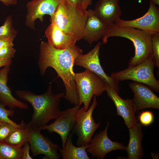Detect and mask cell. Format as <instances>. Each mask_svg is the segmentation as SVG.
Instances as JSON below:
<instances>
[{
    "instance_id": "1",
    "label": "cell",
    "mask_w": 159,
    "mask_h": 159,
    "mask_svg": "<svg viewBox=\"0 0 159 159\" xmlns=\"http://www.w3.org/2000/svg\"><path fill=\"white\" fill-rule=\"evenodd\" d=\"M38 66L40 74L44 75L47 68H54L63 81L66 93L64 97L71 104L78 105L79 100L73 67L75 60L83 54L76 45L64 49H55L48 42L42 41L40 45Z\"/></svg>"
},
{
    "instance_id": "2",
    "label": "cell",
    "mask_w": 159,
    "mask_h": 159,
    "mask_svg": "<svg viewBox=\"0 0 159 159\" xmlns=\"http://www.w3.org/2000/svg\"><path fill=\"white\" fill-rule=\"evenodd\" d=\"M16 92L19 97L29 102L33 107V113L28 125L41 130L49 121L59 116L61 99L64 94H54L51 85L45 92L40 95L24 90H18Z\"/></svg>"
},
{
    "instance_id": "3",
    "label": "cell",
    "mask_w": 159,
    "mask_h": 159,
    "mask_svg": "<svg viewBox=\"0 0 159 159\" xmlns=\"http://www.w3.org/2000/svg\"><path fill=\"white\" fill-rule=\"evenodd\" d=\"M115 37L127 38L133 43L135 54L130 59L128 67L134 66L143 62L151 55V34L132 27L119 26L113 22L107 26L102 38V44H106L110 37Z\"/></svg>"
},
{
    "instance_id": "4",
    "label": "cell",
    "mask_w": 159,
    "mask_h": 159,
    "mask_svg": "<svg viewBox=\"0 0 159 159\" xmlns=\"http://www.w3.org/2000/svg\"><path fill=\"white\" fill-rule=\"evenodd\" d=\"M87 16V10L81 4L75 6L63 0L50 16V21L77 41L83 38Z\"/></svg>"
},
{
    "instance_id": "5",
    "label": "cell",
    "mask_w": 159,
    "mask_h": 159,
    "mask_svg": "<svg viewBox=\"0 0 159 159\" xmlns=\"http://www.w3.org/2000/svg\"><path fill=\"white\" fill-rule=\"evenodd\" d=\"M75 74L78 105L80 106L83 103L85 110L86 111L92 97L100 96L105 91L106 82L98 75L86 69L83 72Z\"/></svg>"
},
{
    "instance_id": "6",
    "label": "cell",
    "mask_w": 159,
    "mask_h": 159,
    "mask_svg": "<svg viewBox=\"0 0 159 159\" xmlns=\"http://www.w3.org/2000/svg\"><path fill=\"white\" fill-rule=\"evenodd\" d=\"M151 55L144 62L125 69L112 72L110 76L117 81L130 80L144 84L157 92H159V81L154 74L155 67Z\"/></svg>"
},
{
    "instance_id": "7",
    "label": "cell",
    "mask_w": 159,
    "mask_h": 159,
    "mask_svg": "<svg viewBox=\"0 0 159 159\" xmlns=\"http://www.w3.org/2000/svg\"><path fill=\"white\" fill-rule=\"evenodd\" d=\"M97 103L96 96L94 95L92 103L87 111L85 110L84 107L78 110L76 122L72 129L78 137L76 143L77 146L89 145L94 132L100 126V123H97L92 116Z\"/></svg>"
},
{
    "instance_id": "8",
    "label": "cell",
    "mask_w": 159,
    "mask_h": 159,
    "mask_svg": "<svg viewBox=\"0 0 159 159\" xmlns=\"http://www.w3.org/2000/svg\"><path fill=\"white\" fill-rule=\"evenodd\" d=\"M26 125L28 130V142L33 156L44 154L43 159H59L61 155L58 153L59 148V145L42 134L41 129Z\"/></svg>"
},
{
    "instance_id": "9",
    "label": "cell",
    "mask_w": 159,
    "mask_h": 159,
    "mask_svg": "<svg viewBox=\"0 0 159 159\" xmlns=\"http://www.w3.org/2000/svg\"><path fill=\"white\" fill-rule=\"evenodd\" d=\"M101 44V42H99L88 53L80 55L75 60L74 65L83 67L95 73L119 94V81L106 74L100 64L99 51Z\"/></svg>"
},
{
    "instance_id": "10",
    "label": "cell",
    "mask_w": 159,
    "mask_h": 159,
    "mask_svg": "<svg viewBox=\"0 0 159 159\" xmlns=\"http://www.w3.org/2000/svg\"><path fill=\"white\" fill-rule=\"evenodd\" d=\"M114 22L119 26L132 27L151 34H159V8L150 0L148 10L142 17L130 20L119 18Z\"/></svg>"
},
{
    "instance_id": "11",
    "label": "cell",
    "mask_w": 159,
    "mask_h": 159,
    "mask_svg": "<svg viewBox=\"0 0 159 159\" xmlns=\"http://www.w3.org/2000/svg\"><path fill=\"white\" fill-rule=\"evenodd\" d=\"M79 105L61 111L59 116L52 123L47 125L41 130H46L49 133L55 132L60 136L62 148L64 147L67 138L76 123Z\"/></svg>"
},
{
    "instance_id": "12",
    "label": "cell",
    "mask_w": 159,
    "mask_h": 159,
    "mask_svg": "<svg viewBox=\"0 0 159 159\" xmlns=\"http://www.w3.org/2000/svg\"><path fill=\"white\" fill-rule=\"evenodd\" d=\"M63 0H32L26 4L27 14L25 24L28 27L35 28V22L39 19L41 22L46 14L51 16L56 11L59 5Z\"/></svg>"
},
{
    "instance_id": "13",
    "label": "cell",
    "mask_w": 159,
    "mask_h": 159,
    "mask_svg": "<svg viewBox=\"0 0 159 159\" xmlns=\"http://www.w3.org/2000/svg\"><path fill=\"white\" fill-rule=\"evenodd\" d=\"M109 125V122H107L104 130L94 136L86 149L87 152L98 159H104L107 153L112 151L126 150V147L122 143L112 141L108 138Z\"/></svg>"
},
{
    "instance_id": "14",
    "label": "cell",
    "mask_w": 159,
    "mask_h": 159,
    "mask_svg": "<svg viewBox=\"0 0 159 159\" xmlns=\"http://www.w3.org/2000/svg\"><path fill=\"white\" fill-rule=\"evenodd\" d=\"M105 91L116 108L117 115L122 117L128 129L134 127L137 122L135 115L136 111L132 99L122 98L117 92L106 83Z\"/></svg>"
},
{
    "instance_id": "15",
    "label": "cell",
    "mask_w": 159,
    "mask_h": 159,
    "mask_svg": "<svg viewBox=\"0 0 159 159\" xmlns=\"http://www.w3.org/2000/svg\"><path fill=\"white\" fill-rule=\"evenodd\" d=\"M129 87L134 93L132 100L136 111L145 108L159 109V98L148 86L133 81Z\"/></svg>"
},
{
    "instance_id": "16",
    "label": "cell",
    "mask_w": 159,
    "mask_h": 159,
    "mask_svg": "<svg viewBox=\"0 0 159 159\" xmlns=\"http://www.w3.org/2000/svg\"><path fill=\"white\" fill-rule=\"evenodd\" d=\"M94 11L99 18L107 26L114 22L122 15L119 0H98Z\"/></svg>"
},
{
    "instance_id": "17",
    "label": "cell",
    "mask_w": 159,
    "mask_h": 159,
    "mask_svg": "<svg viewBox=\"0 0 159 159\" xmlns=\"http://www.w3.org/2000/svg\"><path fill=\"white\" fill-rule=\"evenodd\" d=\"M87 11L88 16L83 39L91 45L93 42L102 39L105 33L107 26L99 18L94 10L90 9Z\"/></svg>"
},
{
    "instance_id": "18",
    "label": "cell",
    "mask_w": 159,
    "mask_h": 159,
    "mask_svg": "<svg viewBox=\"0 0 159 159\" xmlns=\"http://www.w3.org/2000/svg\"><path fill=\"white\" fill-rule=\"evenodd\" d=\"M10 65L4 66L0 69V102L10 109L18 108L22 109L29 108L27 105L15 98L11 94L10 89L7 86L8 74Z\"/></svg>"
},
{
    "instance_id": "19",
    "label": "cell",
    "mask_w": 159,
    "mask_h": 159,
    "mask_svg": "<svg viewBox=\"0 0 159 159\" xmlns=\"http://www.w3.org/2000/svg\"><path fill=\"white\" fill-rule=\"evenodd\" d=\"M45 31L48 43L54 48L64 49L75 45L77 41L52 22Z\"/></svg>"
},
{
    "instance_id": "20",
    "label": "cell",
    "mask_w": 159,
    "mask_h": 159,
    "mask_svg": "<svg viewBox=\"0 0 159 159\" xmlns=\"http://www.w3.org/2000/svg\"><path fill=\"white\" fill-rule=\"evenodd\" d=\"M142 125L137 123L133 127L129 128V140L126 150L128 159H140L143 156L142 145L143 137Z\"/></svg>"
},
{
    "instance_id": "21",
    "label": "cell",
    "mask_w": 159,
    "mask_h": 159,
    "mask_svg": "<svg viewBox=\"0 0 159 159\" xmlns=\"http://www.w3.org/2000/svg\"><path fill=\"white\" fill-rule=\"evenodd\" d=\"M72 135L69 134L64 147L62 149H59L62 159H90L86 151L88 145L76 146L72 143Z\"/></svg>"
},
{
    "instance_id": "22",
    "label": "cell",
    "mask_w": 159,
    "mask_h": 159,
    "mask_svg": "<svg viewBox=\"0 0 159 159\" xmlns=\"http://www.w3.org/2000/svg\"><path fill=\"white\" fill-rule=\"evenodd\" d=\"M26 125L20 127H16L11 132L5 143L15 147L22 148L28 140Z\"/></svg>"
},
{
    "instance_id": "23",
    "label": "cell",
    "mask_w": 159,
    "mask_h": 159,
    "mask_svg": "<svg viewBox=\"0 0 159 159\" xmlns=\"http://www.w3.org/2000/svg\"><path fill=\"white\" fill-rule=\"evenodd\" d=\"M22 148L0 142V159H22Z\"/></svg>"
},
{
    "instance_id": "24",
    "label": "cell",
    "mask_w": 159,
    "mask_h": 159,
    "mask_svg": "<svg viewBox=\"0 0 159 159\" xmlns=\"http://www.w3.org/2000/svg\"><path fill=\"white\" fill-rule=\"evenodd\" d=\"M11 16L7 17L3 24L0 26V37H7L14 39L17 31L13 27Z\"/></svg>"
},
{
    "instance_id": "25",
    "label": "cell",
    "mask_w": 159,
    "mask_h": 159,
    "mask_svg": "<svg viewBox=\"0 0 159 159\" xmlns=\"http://www.w3.org/2000/svg\"><path fill=\"white\" fill-rule=\"evenodd\" d=\"M5 106L0 102V119L3 121L7 122L16 127H20L26 124L24 120H22L20 124H17L9 118V117L13 115L14 111L13 109H7Z\"/></svg>"
},
{
    "instance_id": "26",
    "label": "cell",
    "mask_w": 159,
    "mask_h": 159,
    "mask_svg": "<svg viewBox=\"0 0 159 159\" xmlns=\"http://www.w3.org/2000/svg\"><path fill=\"white\" fill-rule=\"evenodd\" d=\"M151 55L155 67L159 69V34H152Z\"/></svg>"
},
{
    "instance_id": "27",
    "label": "cell",
    "mask_w": 159,
    "mask_h": 159,
    "mask_svg": "<svg viewBox=\"0 0 159 159\" xmlns=\"http://www.w3.org/2000/svg\"><path fill=\"white\" fill-rule=\"evenodd\" d=\"M16 127L7 122H0V142L5 143L11 132Z\"/></svg>"
},
{
    "instance_id": "28",
    "label": "cell",
    "mask_w": 159,
    "mask_h": 159,
    "mask_svg": "<svg viewBox=\"0 0 159 159\" xmlns=\"http://www.w3.org/2000/svg\"><path fill=\"white\" fill-rule=\"evenodd\" d=\"M138 118L141 124L145 126L150 125L154 120L153 114L150 111H143L140 114Z\"/></svg>"
},
{
    "instance_id": "29",
    "label": "cell",
    "mask_w": 159,
    "mask_h": 159,
    "mask_svg": "<svg viewBox=\"0 0 159 159\" xmlns=\"http://www.w3.org/2000/svg\"><path fill=\"white\" fill-rule=\"evenodd\" d=\"M16 49L13 47H6L0 49V59H12L16 52Z\"/></svg>"
},
{
    "instance_id": "30",
    "label": "cell",
    "mask_w": 159,
    "mask_h": 159,
    "mask_svg": "<svg viewBox=\"0 0 159 159\" xmlns=\"http://www.w3.org/2000/svg\"><path fill=\"white\" fill-rule=\"evenodd\" d=\"M13 39L9 37H0V49L6 47H13Z\"/></svg>"
},
{
    "instance_id": "31",
    "label": "cell",
    "mask_w": 159,
    "mask_h": 159,
    "mask_svg": "<svg viewBox=\"0 0 159 159\" xmlns=\"http://www.w3.org/2000/svg\"><path fill=\"white\" fill-rule=\"evenodd\" d=\"M23 147L22 159H32V158L29 154L30 146L29 142H26Z\"/></svg>"
},
{
    "instance_id": "32",
    "label": "cell",
    "mask_w": 159,
    "mask_h": 159,
    "mask_svg": "<svg viewBox=\"0 0 159 159\" xmlns=\"http://www.w3.org/2000/svg\"><path fill=\"white\" fill-rule=\"evenodd\" d=\"M12 63V59H0V68L1 67L5 66L10 65Z\"/></svg>"
},
{
    "instance_id": "33",
    "label": "cell",
    "mask_w": 159,
    "mask_h": 159,
    "mask_svg": "<svg viewBox=\"0 0 159 159\" xmlns=\"http://www.w3.org/2000/svg\"><path fill=\"white\" fill-rule=\"evenodd\" d=\"M0 1L6 6L11 5H15L17 2V0H0Z\"/></svg>"
},
{
    "instance_id": "34",
    "label": "cell",
    "mask_w": 159,
    "mask_h": 159,
    "mask_svg": "<svg viewBox=\"0 0 159 159\" xmlns=\"http://www.w3.org/2000/svg\"><path fill=\"white\" fill-rule=\"evenodd\" d=\"M92 0H82L81 5L82 8L87 9L88 6L92 4Z\"/></svg>"
},
{
    "instance_id": "35",
    "label": "cell",
    "mask_w": 159,
    "mask_h": 159,
    "mask_svg": "<svg viewBox=\"0 0 159 159\" xmlns=\"http://www.w3.org/2000/svg\"><path fill=\"white\" fill-rule=\"evenodd\" d=\"M72 4L75 5L81 4L82 0H65Z\"/></svg>"
},
{
    "instance_id": "36",
    "label": "cell",
    "mask_w": 159,
    "mask_h": 159,
    "mask_svg": "<svg viewBox=\"0 0 159 159\" xmlns=\"http://www.w3.org/2000/svg\"><path fill=\"white\" fill-rule=\"evenodd\" d=\"M150 1L155 4L159 6V0H150Z\"/></svg>"
},
{
    "instance_id": "37",
    "label": "cell",
    "mask_w": 159,
    "mask_h": 159,
    "mask_svg": "<svg viewBox=\"0 0 159 159\" xmlns=\"http://www.w3.org/2000/svg\"><path fill=\"white\" fill-rule=\"evenodd\" d=\"M1 121H2V120H1L0 119V122H1Z\"/></svg>"
}]
</instances>
